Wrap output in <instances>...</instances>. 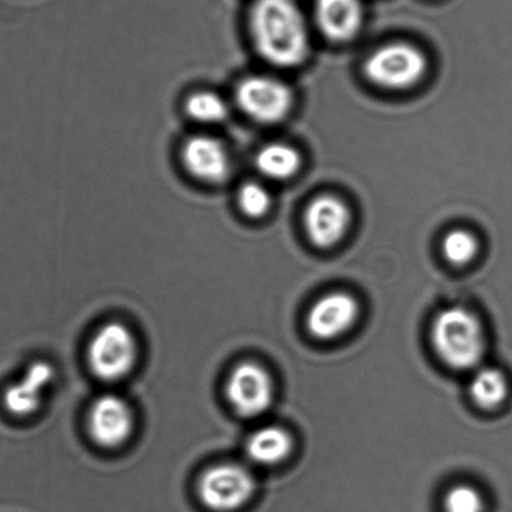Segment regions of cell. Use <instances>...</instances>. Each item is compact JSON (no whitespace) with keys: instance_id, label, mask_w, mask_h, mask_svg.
Wrapping results in <instances>:
<instances>
[{"instance_id":"6da1fadb","label":"cell","mask_w":512,"mask_h":512,"mask_svg":"<svg viewBox=\"0 0 512 512\" xmlns=\"http://www.w3.org/2000/svg\"><path fill=\"white\" fill-rule=\"evenodd\" d=\"M250 29L257 52L273 66L296 67L310 51L305 17L295 0H255Z\"/></svg>"},{"instance_id":"7a4b0ae2","label":"cell","mask_w":512,"mask_h":512,"mask_svg":"<svg viewBox=\"0 0 512 512\" xmlns=\"http://www.w3.org/2000/svg\"><path fill=\"white\" fill-rule=\"evenodd\" d=\"M431 340L437 356L451 369L470 370L485 354L481 322L464 307L441 311L432 323Z\"/></svg>"},{"instance_id":"3957f363","label":"cell","mask_w":512,"mask_h":512,"mask_svg":"<svg viewBox=\"0 0 512 512\" xmlns=\"http://www.w3.org/2000/svg\"><path fill=\"white\" fill-rule=\"evenodd\" d=\"M137 342L131 330L122 323L102 326L93 336L88 349V364L94 375L103 381L123 379L137 360Z\"/></svg>"},{"instance_id":"277c9868","label":"cell","mask_w":512,"mask_h":512,"mask_svg":"<svg viewBox=\"0 0 512 512\" xmlns=\"http://www.w3.org/2000/svg\"><path fill=\"white\" fill-rule=\"evenodd\" d=\"M256 490L255 477L245 466H212L198 481V496L208 510L235 512L251 500Z\"/></svg>"},{"instance_id":"5b68a950","label":"cell","mask_w":512,"mask_h":512,"mask_svg":"<svg viewBox=\"0 0 512 512\" xmlns=\"http://www.w3.org/2000/svg\"><path fill=\"white\" fill-rule=\"evenodd\" d=\"M426 58L419 49L405 43L389 44L377 49L365 63L370 82L387 89L414 86L426 72Z\"/></svg>"},{"instance_id":"8992f818","label":"cell","mask_w":512,"mask_h":512,"mask_svg":"<svg viewBox=\"0 0 512 512\" xmlns=\"http://www.w3.org/2000/svg\"><path fill=\"white\" fill-rule=\"evenodd\" d=\"M238 107L252 121L275 124L283 121L292 107V92L277 78L251 76L238 84Z\"/></svg>"},{"instance_id":"52a82bcc","label":"cell","mask_w":512,"mask_h":512,"mask_svg":"<svg viewBox=\"0 0 512 512\" xmlns=\"http://www.w3.org/2000/svg\"><path fill=\"white\" fill-rule=\"evenodd\" d=\"M228 401L243 417L265 414L273 400V381L267 370L255 362H243L227 381Z\"/></svg>"},{"instance_id":"ba28073f","label":"cell","mask_w":512,"mask_h":512,"mask_svg":"<svg viewBox=\"0 0 512 512\" xmlns=\"http://www.w3.org/2000/svg\"><path fill=\"white\" fill-rule=\"evenodd\" d=\"M360 305L346 292H332L318 298L307 313L308 332L318 340H333L355 325Z\"/></svg>"},{"instance_id":"9c48e42d","label":"cell","mask_w":512,"mask_h":512,"mask_svg":"<svg viewBox=\"0 0 512 512\" xmlns=\"http://www.w3.org/2000/svg\"><path fill=\"white\" fill-rule=\"evenodd\" d=\"M182 162L196 180L220 185L231 175V156L225 143L207 134L188 138L182 147Z\"/></svg>"},{"instance_id":"30bf717a","label":"cell","mask_w":512,"mask_h":512,"mask_svg":"<svg viewBox=\"0 0 512 512\" xmlns=\"http://www.w3.org/2000/svg\"><path fill=\"white\" fill-rule=\"evenodd\" d=\"M133 414L126 400L117 395H103L93 402L89 412V431L103 447H117L131 436Z\"/></svg>"},{"instance_id":"8fae6325","label":"cell","mask_w":512,"mask_h":512,"mask_svg":"<svg viewBox=\"0 0 512 512\" xmlns=\"http://www.w3.org/2000/svg\"><path fill=\"white\" fill-rule=\"evenodd\" d=\"M350 225V211L344 202L322 196L310 203L305 213V226L313 245L330 248L341 241Z\"/></svg>"},{"instance_id":"7c38bea8","label":"cell","mask_w":512,"mask_h":512,"mask_svg":"<svg viewBox=\"0 0 512 512\" xmlns=\"http://www.w3.org/2000/svg\"><path fill=\"white\" fill-rule=\"evenodd\" d=\"M54 380V369L44 361L34 362L22 379L14 382L4 392L3 402L14 416L26 417L34 414L42 404L44 392Z\"/></svg>"},{"instance_id":"4fadbf2b","label":"cell","mask_w":512,"mask_h":512,"mask_svg":"<svg viewBox=\"0 0 512 512\" xmlns=\"http://www.w3.org/2000/svg\"><path fill=\"white\" fill-rule=\"evenodd\" d=\"M315 17L323 36L347 42L359 33L364 8L361 0H315Z\"/></svg>"},{"instance_id":"5bb4252c","label":"cell","mask_w":512,"mask_h":512,"mask_svg":"<svg viewBox=\"0 0 512 512\" xmlns=\"http://www.w3.org/2000/svg\"><path fill=\"white\" fill-rule=\"evenodd\" d=\"M292 450V439L286 430L277 426L258 429L248 437L246 454L258 465H276L286 459Z\"/></svg>"},{"instance_id":"9a60e30c","label":"cell","mask_w":512,"mask_h":512,"mask_svg":"<svg viewBox=\"0 0 512 512\" xmlns=\"http://www.w3.org/2000/svg\"><path fill=\"white\" fill-rule=\"evenodd\" d=\"M300 164V154L296 149L283 143L268 144L256 157L258 172L275 181H285L295 176Z\"/></svg>"},{"instance_id":"2e32d148","label":"cell","mask_w":512,"mask_h":512,"mask_svg":"<svg viewBox=\"0 0 512 512\" xmlns=\"http://www.w3.org/2000/svg\"><path fill=\"white\" fill-rule=\"evenodd\" d=\"M509 384L500 370L485 367L476 372L470 384V395L482 409H495L504 402Z\"/></svg>"},{"instance_id":"e0dca14e","label":"cell","mask_w":512,"mask_h":512,"mask_svg":"<svg viewBox=\"0 0 512 512\" xmlns=\"http://www.w3.org/2000/svg\"><path fill=\"white\" fill-rule=\"evenodd\" d=\"M186 111L193 121L203 124L225 122L230 108L226 99L211 91H200L191 94L186 102Z\"/></svg>"},{"instance_id":"ac0fdd59","label":"cell","mask_w":512,"mask_h":512,"mask_svg":"<svg viewBox=\"0 0 512 512\" xmlns=\"http://www.w3.org/2000/svg\"><path fill=\"white\" fill-rule=\"evenodd\" d=\"M477 241L466 231L447 233L442 242V253L447 261L455 266H464L474 260L477 253Z\"/></svg>"},{"instance_id":"d6986e66","label":"cell","mask_w":512,"mask_h":512,"mask_svg":"<svg viewBox=\"0 0 512 512\" xmlns=\"http://www.w3.org/2000/svg\"><path fill=\"white\" fill-rule=\"evenodd\" d=\"M238 205L247 217L261 218L270 211L272 198L261 183L247 182L238 191Z\"/></svg>"},{"instance_id":"ffe728a7","label":"cell","mask_w":512,"mask_h":512,"mask_svg":"<svg viewBox=\"0 0 512 512\" xmlns=\"http://www.w3.org/2000/svg\"><path fill=\"white\" fill-rule=\"evenodd\" d=\"M445 512H484L485 502L480 492L469 485H456L447 492Z\"/></svg>"}]
</instances>
